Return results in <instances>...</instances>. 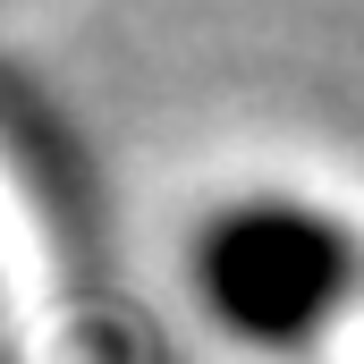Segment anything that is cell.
I'll use <instances>...</instances> for the list:
<instances>
[{"label":"cell","instance_id":"6da1fadb","mask_svg":"<svg viewBox=\"0 0 364 364\" xmlns=\"http://www.w3.org/2000/svg\"><path fill=\"white\" fill-rule=\"evenodd\" d=\"M186 296L212 339L246 356H305L364 305V229L288 186L229 195L186 237Z\"/></svg>","mask_w":364,"mask_h":364},{"label":"cell","instance_id":"7a4b0ae2","mask_svg":"<svg viewBox=\"0 0 364 364\" xmlns=\"http://www.w3.org/2000/svg\"><path fill=\"white\" fill-rule=\"evenodd\" d=\"M0 364H26L17 356V331H9V288H0Z\"/></svg>","mask_w":364,"mask_h":364}]
</instances>
